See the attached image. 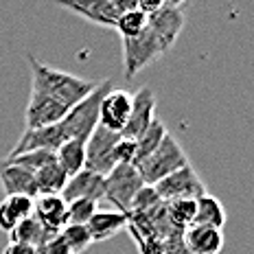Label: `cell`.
Returning <instances> with one entry per match:
<instances>
[{
  "label": "cell",
  "instance_id": "1",
  "mask_svg": "<svg viewBox=\"0 0 254 254\" xmlns=\"http://www.w3.org/2000/svg\"><path fill=\"white\" fill-rule=\"evenodd\" d=\"M31 64V75H33V86L42 88L46 94H51L55 101H60L66 110L77 105L81 99H86L97 81H90L83 77H75L66 70H57V68L49 66V64L40 62L35 55H29Z\"/></svg>",
  "mask_w": 254,
  "mask_h": 254
},
{
  "label": "cell",
  "instance_id": "2",
  "mask_svg": "<svg viewBox=\"0 0 254 254\" xmlns=\"http://www.w3.org/2000/svg\"><path fill=\"white\" fill-rule=\"evenodd\" d=\"M114 88L112 79H103L97 86L92 88V92L88 94L86 99H81L77 105H72L68 110V114L60 121L62 134L66 140H88V136L94 131V127L99 125V105H101V99L110 90Z\"/></svg>",
  "mask_w": 254,
  "mask_h": 254
},
{
  "label": "cell",
  "instance_id": "3",
  "mask_svg": "<svg viewBox=\"0 0 254 254\" xmlns=\"http://www.w3.org/2000/svg\"><path fill=\"white\" fill-rule=\"evenodd\" d=\"M187 165H189V158L182 147H180V142L171 134H167L160 145H158V149L151 156H147L142 162H138L136 167H138L142 176V182L147 187H156L162 178L171 176L173 171H178V169Z\"/></svg>",
  "mask_w": 254,
  "mask_h": 254
},
{
  "label": "cell",
  "instance_id": "4",
  "mask_svg": "<svg viewBox=\"0 0 254 254\" xmlns=\"http://www.w3.org/2000/svg\"><path fill=\"white\" fill-rule=\"evenodd\" d=\"M145 187L142 176L136 165H116L105 176V202L114 206V210L129 215V208L134 204L136 195Z\"/></svg>",
  "mask_w": 254,
  "mask_h": 254
},
{
  "label": "cell",
  "instance_id": "5",
  "mask_svg": "<svg viewBox=\"0 0 254 254\" xmlns=\"http://www.w3.org/2000/svg\"><path fill=\"white\" fill-rule=\"evenodd\" d=\"M165 55V49L160 46V42L156 40V35L147 26L140 35L129 40H123V68H125V79L136 77L142 68H147L153 64L158 57Z\"/></svg>",
  "mask_w": 254,
  "mask_h": 254
},
{
  "label": "cell",
  "instance_id": "6",
  "mask_svg": "<svg viewBox=\"0 0 254 254\" xmlns=\"http://www.w3.org/2000/svg\"><path fill=\"white\" fill-rule=\"evenodd\" d=\"M153 190H156V195L160 197L162 204L173 202V199H197L208 193L202 178L197 176V171L190 165L173 171L171 176L162 178L160 182L153 187Z\"/></svg>",
  "mask_w": 254,
  "mask_h": 254
},
{
  "label": "cell",
  "instance_id": "7",
  "mask_svg": "<svg viewBox=\"0 0 254 254\" xmlns=\"http://www.w3.org/2000/svg\"><path fill=\"white\" fill-rule=\"evenodd\" d=\"M119 140L121 134H114L101 125L94 127V131L86 140V169L99 173V176H108L119 165L116 160V142Z\"/></svg>",
  "mask_w": 254,
  "mask_h": 254
},
{
  "label": "cell",
  "instance_id": "8",
  "mask_svg": "<svg viewBox=\"0 0 254 254\" xmlns=\"http://www.w3.org/2000/svg\"><path fill=\"white\" fill-rule=\"evenodd\" d=\"M66 114H68V110L64 108L60 101H55L51 94H46L42 88L31 83L29 105H26V110H24V129L55 125V123H60Z\"/></svg>",
  "mask_w": 254,
  "mask_h": 254
},
{
  "label": "cell",
  "instance_id": "9",
  "mask_svg": "<svg viewBox=\"0 0 254 254\" xmlns=\"http://www.w3.org/2000/svg\"><path fill=\"white\" fill-rule=\"evenodd\" d=\"M131 114V94L127 90L112 88L99 105V125L114 134H123Z\"/></svg>",
  "mask_w": 254,
  "mask_h": 254
},
{
  "label": "cell",
  "instance_id": "10",
  "mask_svg": "<svg viewBox=\"0 0 254 254\" xmlns=\"http://www.w3.org/2000/svg\"><path fill=\"white\" fill-rule=\"evenodd\" d=\"M153 119H156V94L151 88L142 86L131 94V114L121 136L136 140L153 123Z\"/></svg>",
  "mask_w": 254,
  "mask_h": 254
},
{
  "label": "cell",
  "instance_id": "11",
  "mask_svg": "<svg viewBox=\"0 0 254 254\" xmlns=\"http://www.w3.org/2000/svg\"><path fill=\"white\" fill-rule=\"evenodd\" d=\"M184 24H187V15L180 7H162L160 11L151 13L149 15V31L153 35H156V40L160 42V46L167 51H171V46L176 44V40L180 38V33H182Z\"/></svg>",
  "mask_w": 254,
  "mask_h": 254
},
{
  "label": "cell",
  "instance_id": "12",
  "mask_svg": "<svg viewBox=\"0 0 254 254\" xmlns=\"http://www.w3.org/2000/svg\"><path fill=\"white\" fill-rule=\"evenodd\" d=\"M55 2L64 9H68V11L86 18L88 22L110 26V29H114L116 18L121 15L114 0H55Z\"/></svg>",
  "mask_w": 254,
  "mask_h": 254
},
{
  "label": "cell",
  "instance_id": "13",
  "mask_svg": "<svg viewBox=\"0 0 254 254\" xmlns=\"http://www.w3.org/2000/svg\"><path fill=\"white\" fill-rule=\"evenodd\" d=\"M62 197L66 202L72 199H92V202H103L105 197V176L90 171V169H81L79 173L68 178L66 187L62 190Z\"/></svg>",
  "mask_w": 254,
  "mask_h": 254
},
{
  "label": "cell",
  "instance_id": "14",
  "mask_svg": "<svg viewBox=\"0 0 254 254\" xmlns=\"http://www.w3.org/2000/svg\"><path fill=\"white\" fill-rule=\"evenodd\" d=\"M64 142H66V138L62 134L60 123L49 125V127H35V129H24L22 136L15 140L13 149L9 151V156H18V153L38 151V149L57 151Z\"/></svg>",
  "mask_w": 254,
  "mask_h": 254
},
{
  "label": "cell",
  "instance_id": "15",
  "mask_svg": "<svg viewBox=\"0 0 254 254\" xmlns=\"http://www.w3.org/2000/svg\"><path fill=\"white\" fill-rule=\"evenodd\" d=\"M182 241L189 254H219L224 250V230L190 224L189 228H184Z\"/></svg>",
  "mask_w": 254,
  "mask_h": 254
},
{
  "label": "cell",
  "instance_id": "16",
  "mask_svg": "<svg viewBox=\"0 0 254 254\" xmlns=\"http://www.w3.org/2000/svg\"><path fill=\"white\" fill-rule=\"evenodd\" d=\"M33 217L51 232H60L68 224V202L62 195H38L33 202Z\"/></svg>",
  "mask_w": 254,
  "mask_h": 254
},
{
  "label": "cell",
  "instance_id": "17",
  "mask_svg": "<svg viewBox=\"0 0 254 254\" xmlns=\"http://www.w3.org/2000/svg\"><path fill=\"white\" fill-rule=\"evenodd\" d=\"M0 189L4 197L9 195H26V197H38V187H35V173L24 167L2 165L0 162Z\"/></svg>",
  "mask_w": 254,
  "mask_h": 254
},
{
  "label": "cell",
  "instance_id": "18",
  "mask_svg": "<svg viewBox=\"0 0 254 254\" xmlns=\"http://www.w3.org/2000/svg\"><path fill=\"white\" fill-rule=\"evenodd\" d=\"M127 226H129V215L112 208V210H97L92 215V219L86 224V228L90 230L92 241L99 243V241L112 239L114 235H119Z\"/></svg>",
  "mask_w": 254,
  "mask_h": 254
},
{
  "label": "cell",
  "instance_id": "19",
  "mask_svg": "<svg viewBox=\"0 0 254 254\" xmlns=\"http://www.w3.org/2000/svg\"><path fill=\"white\" fill-rule=\"evenodd\" d=\"M33 197L26 195H9L0 202V230L11 235V230L22 219L33 215Z\"/></svg>",
  "mask_w": 254,
  "mask_h": 254
},
{
  "label": "cell",
  "instance_id": "20",
  "mask_svg": "<svg viewBox=\"0 0 254 254\" xmlns=\"http://www.w3.org/2000/svg\"><path fill=\"white\" fill-rule=\"evenodd\" d=\"M55 160L66 171L68 178L79 173L81 169H86V140H77V138L66 140L55 151Z\"/></svg>",
  "mask_w": 254,
  "mask_h": 254
},
{
  "label": "cell",
  "instance_id": "21",
  "mask_svg": "<svg viewBox=\"0 0 254 254\" xmlns=\"http://www.w3.org/2000/svg\"><path fill=\"white\" fill-rule=\"evenodd\" d=\"M55 235V232L46 230L44 226L40 224L38 219H35L33 215L26 217V219H22L18 226L11 230V241H20V243H26V246H33V248H44L46 243H49V239Z\"/></svg>",
  "mask_w": 254,
  "mask_h": 254
},
{
  "label": "cell",
  "instance_id": "22",
  "mask_svg": "<svg viewBox=\"0 0 254 254\" xmlns=\"http://www.w3.org/2000/svg\"><path fill=\"white\" fill-rule=\"evenodd\" d=\"M199 226H213V228H224L226 224V210L224 204L213 195H202L195 199V221Z\"/></svg>",
  "mask_w": 254,
  "mask_h": 254
},
{
  "label": "cell",
  "instance_id": "23",
  "mask_svg": "<svg viewBox=\"0 0 254 254\" xmlns=\"http://www.w3.org/2000/svg\"><path fill=\"white\" fill-rule=\"evenodd\" d=\"M66 182H68V176H66V171L57 165V160L35 171L38 195H62Z\"/></svg>",
  "mask_w": 254,
  "mask_h": 254
},
{
  "label": "cell",
  "instance_id": "24",
  "mask_svg": "<svg viewBox=\"0 0 254 254\" xmlns=\"http://www.w3.org/2000/svg\"><path fill=\"white\" fill-rule=\"evenodd\" d=\"M167 134H169V131H167L165 123H162V121L156 116V119H153V123L147 127L145 131H142L138 138H136V149H138V160H136V165L145 160L147 156H151V153L158 149V145H160L162 138H165Z\"/></svg>",
  "mask_w": 254,
  "mask_h": 254
},
{
  "label": "cell",
  "instance_id": "25",
  "mask_svg": "<svg viewBox=\"0 0 254 254\" xmlns=\"http://www.w3.org/2000/svg\"><path fill=\"white\" fill-rule=\"evenodd\" d=\"M147 22H149V15L140 9H131V11H123L116 18V33L121 35L123 40H129V38H136L140 35L142 31L147 29Z\"/></svg>",
  "mask_w": 254,
  "mask_h": 254
},
{
  "label": "cell",
  "instance_id": "26",
  "mask_svg": "<svg viewBox=\"0 0 254 254\" xmlns=\"http://www.w3.org/2000/svg\"><path fill=\"white\" fill-rule=\"evenodd\" d=\"M55 162V151H46V149H38V151H24L18 156H7L2 160V165H15V167H24L29 171H38V169Z\"/></svg>",
  "mask_w": 254,
  "mask_h": 254
},
{
  "label": "cell",
  "instance_id": "27",
  "mask_svg": "<svg viewBox=\"0 0 254 254\" xmlns=\"http://www.w3.org/2000/svg\"><path fill=\"white\" fill-rule=\"evenodd\" d=\"M62 239L66 241V246L70 248L72 254H81L86 252L90 246H92V237H90V230L86 226H77V224H66L64 228L60 230Z\"/></svg>",
  "mask_w": 254,
  "mask_h": 254
},
{
  "label": "cell",
  "instance_id": "28",
  "mask_svg": "<svg viewBox=\"0 0 254 254\" xmlns=\"http://www.w3.org/2000/svg\"><path fill=\"white\" fill-rule=\"evenodd\" d=\"M167 215L178 228H189L195 221V199H173V202H167Z\"/></svg>",
  "mask_w": 254,
  "mask_h": 254
},
{
  "label": "cell",
  "instance_id": "29",
  "mask_svg": "<svg viewBox=\"0 0 254 254\" xmlns=\"http://www.w3.org/2000/svg\"><path fill=\"white\" fill-rule=\"evenodd\" d=\"M97 210L99 204L92 199H72V202H68V224L86 226Z\"/></svg>",
  "mask_w": 254,
  "mask_h": 254
},
{
  "label": "cell",
  "instance_id": "30",
  "mask_svg": "<svg viewBox=\"0 0 254 254\" xmlns=\"http://www.w3.org/2000/svg\"><path fill=\"white\" fill-rule=\"evenodd\" d=\"M116 160H119V165H136V160H138V149H136L134 138L121 136V140L116 142Z\"/></svg>",
  "mask_w": 254,
  "mask_h": 254
},
{
  "label": "cell",
  "instance_id": "31",
  "mask_svg": "<svg viewBox=\"0 0 254 254\" xmlns=\"http://www.w3.org/2000/svg\"><path fill=\"white\" fill-rule=\"evenodd\" d=\"M46 254H72L70 252V248L66 246V241L62 239V235L57 232V235H53L51 239H49V243H46L44 248H42Z\"/></svg>",
  "mask_w": 254,
  "mask_h": 254
},
{
  "label": "cell",
  "instance_id": "32",
  "mask_svg": "<svg viewBox=\"0 0 254 254\" xmlns=\"http://www.w3.org/2000/svg\"><path fill=\"white\" fill-rule=\"evenodd\" d=\"M2 254H38V248L26 246V243H20V241H9L4 246Z\"/></svg>",
  "mask_w": 254,
  "mask_h": 254
},
{
  "label": "cell",
  "instance_id": "33",
  "mask_svg": "<svg viewBox=\"0 0 254 254\" xmlns=\"http://www.w3.org/2000/svg\"><path fill=\"white\" fill-rule=\"evenodd\" d=\"M165 4H167V0H138V9L140 11H145L147 15L160 11Z\"/></svg>",
  "mask_w": 254,
  "mask_h": 254
},
{
  "label": "cell",
  "instance_id": "34",
  "mask_svg": "<svg viewBox=\"0 0 254 254\" xmlns=\"http://www.w3.org/2000/svg\"><path fill=\"white\" fill-rule=\"evenodd\" d=\"M184 2H187V0H167V7H180L182 9Z\"/></svg>",
  "mask_w": 254,
  "mask_h": 254
},
{
  "label": "cell",
  "instance_id": "35",
  "mask_svg": "<svg viewBox=\"0 0 254 254\" xmlns=\"http://www.w3.org/2000/svg\"><path fill=\"white\" fill-rule=\"evenodd\" d=\"M38 254H46V252H44V250H42V248H40V250H38Z\"/></svg>",
  "mask_w": 254,
  "mask_h": 254
}]
</instances>
